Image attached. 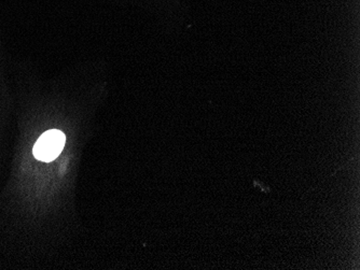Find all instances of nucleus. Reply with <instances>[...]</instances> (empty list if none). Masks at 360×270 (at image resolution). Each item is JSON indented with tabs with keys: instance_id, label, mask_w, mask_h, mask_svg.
<instances>
[{
	"instance_id": "f03ea898",
	"label": "nucleus",
	"mask_w": 360,
	"mask_h": 270,
	"mask_svg": "<svg viewBox=\"0 0 360 270\" xmlns=\"http://www.w3.org/2000/svg\"><path fill=\"white\" fill-rule=\"evenodd\" d=\"M255 187H259V189H260L261 191H262V192H270V187H266H266H264V185H262V183L258 182V181H255Z\"/></svg>"
},
{
	"instance_id": "f257e3e1",
	"label": "nucleus",
	"mask_w": 360,
	"mask_h": 270,
	"mask_svg": "<svg viewBox=\"0 0 360 270\" xmlns=\"http://www.w3.org/2000/svg\"><path fill=\"white\" fill-rule=\"evenodd\" d=\"M65 141L66 138L60 130H48L36 142L34 155L42 162H52L62 152Z\"/></svg>"
}]
</instances>
